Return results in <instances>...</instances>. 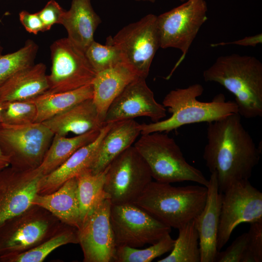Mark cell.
I'll return each mask as SVG.
<instances>
[{
  "label": "cell",
  "mask_w": 262,
  "mask_h": 262,
  "mask_svg": "<svg viewBox=\"0 0 262 262\" xmlns=\"http://www.w3.org/2000/svg\"><path fill=\"white\" fill-rule=\"evenodd\" d=\"M241 117L233 114L208 123L203 158L209 171L215 173L222 193L234 182L249 180L260 160L262 147L256 146Z\"/></svg>",
  "instance_id": "1"
},
{
  "label": "cell",
  "mask_w": 262,
  "mask_h": 262,
  "mask_svg": "<svg viewBox=\"0 0 262 262\" xmlns=\"http://www.w3.org/2000/svg\"><path fill=\"white\" fill-rule=\"evenodd\" d=\"M205 82L218 83L232 93L238 114L247 119L262 116V63L257 58L221 56L204 71Z\"/></svg>",
  "instance_id": "2"
},
{
  "label": "cell",
  "mask_w": 262,
  "mask_h": 262,
  "mask_svg": "<svg viewBox=\"0 0 262 262\" xmlns=\"http://www.w3.org/2000/svg\"><path fill=\"white\" fill-rule=\"evenodd\" d=\"M203 91V86L199 83L170 91L162 102L171 114L170 117L157 122L141 124V134L167 133L185 125L208 123L238 113L235 102L226 100L222 93L216 95L210 101H200L197 98L202 94Z\"/></svg>",
  "instance_id": "3"
},
{
  "label": "cell",
  "mask_w": 262,
  "mask_h": 262,
  "mask_svg": "<svg viewBox=\"0 0 262 262\" xmlns=\"http://www.w3.org/2000/svg\"><path fill=\"white\" fill-rule=\"evenodd\" d=\"M207 193V187L201 185L176 187L151 181L133 203L178 229L201 213Z\"/></svg>",
  "instance_id": "4"
},
{
  "label": "cell",
  "mask_w": 262,
  "mask_h": 262,
  "mask_svg": "<svg viewBox=\"0 0 262 262\" xmlns=\"http://www.w3.org/2000/svg\"><path fill=\"white\" fill-rule=\"evenodd\" d=\"M141 135L133 146L147 163L156 181L169 183L190 181L207 187L209 180L187 162L173 138L162 132Z\"/></svg>",
  "instance_id": "5"
},
{
  "label": "cell",
  "mask_w": 262,
  "mask_h": 262,
  "mask_svg": "<svg viewBox=\"0 0 262 262\" xmlns=\"http://www.w3.org/2000/svg\"><path fill=\"white\" fill-rule=\"evenodd\" d=\"M62 224L47 210L32 205L0 226V258L34 247L53 235Z\"/></svg>",
  "instance_id": "6"
},
{
  "label": "cell",
  "mask_w": 262,
  "mask_h": 262,
  "mask_svg": "<svg viewBox=\"0 0 262 262\" xmlns=\"http://www.w3.org/2000/svg\"><path fill=\"white\" fill-rule=\"evenodd\" d=\"M54 134L43 123L23 125H0V148L10 165L21 170L38 168Z\"/></svg>",
  "instance_id": "7"
},
{
  "label": "cell",
  "mask_w": 262,
  "mask_h": 262,
  "mask_svg": "<svg viewBox=\"0 0 262 262\" xmlns=\"http://www.w3.org/2000/svg\"><path fill=\"white\" fill-rule=\"evenodd\" d=\"M107 42L120 51L123 62L139 77L146 79L153 58L160 48L157 16L149 14L128 24Z\"/></svg>",
  "instance_id": "8"
},
{
  "label": "cell",
  "mask_w": 262,
  "mask_h": 262,
  "mask_svg": "<svg viewBox=\"0 0 262 262\" xmlns=\"http://www.w3.org/2000/svg\"><path fill=\"white\" fill-rule=\"evenodd\" d=\"M183 4L157 16L160 48L180 49L182 55L173 71L183 61L199 30L207 19L205 0H187Z\"/></svg>",
  "instance_id": "9"
},
{
  "label": "cell",
  "mask_w": 262,
  "mask_h": 262,
  "mask_svg": "<svg viewBox=\"0 0 262 262\" xmlns=\"http://www.w3.org/2000/svg\"><path fill=\"white\" fill-rule=\"evenodd\" d=\"M152 179L147 163L131 146L107 167L104 190L112 204L134 203Z\"/></svg>",
  "instance_id": "10"
},
{
  "label": "cell",
  "mask_w": 262,
  "mask_h": 262,
  "mask_svg": "<svg viewBox=\"0 0 262 262\" xmlns=\"http://www.w3.org/2000/svg\"><path fill=\"white\" fill-rule=\"evenodd\" d=\"M110 219L116 247L152 245L171 231V228L133 203L111 204Z\"/></svg>",
  "instance_id": "11"
},
{
  "label": "cell",
  "mask_w": 262,
  "mask_h": 262,
  "mask_svg": "<svg viewBox=\"0 0 262 262\" xmlns=\"http://www.w3.org/2000/svg\"><path fill=\"white\" fill-rule=\"evenodd\" d=\"M51 67L47 75L48 89L44 94L68 91L92 83L97 73L84 51L67 37L50 46Z\"/></svg>",
  "instance_id": "12"
},
{
  "label": "cell",
  "mask_w": 262,
  "mask_h": 262,
  "mask_svg": "<svg viewBox=\"0 0 262 262\" xmlns=\"http://www.w3.org/2000/svg\"><path fill=\"white\" fill-rule=\"evenodd\" d=\"M222 194L217 239L218 252L227 243L239 224L262 221V193L251 185L249 180L234 182Z\"/></svg>",
  "instance_id": "13"
},
{
  "label": "cell",
  "mask_w": 262,
  "mask_h": 262,
  "mask_svg": "<svg viewBox=\"0 0 262 262\" xmlns=\"http://www.w3.org/2000/svg\"><path fill=\"white\" fill-rule=\"evenodd\" d=\"M109 198L101 201L78 229L84 262H114L116 246L112 228Z\"/></svg>",
  "instance_id": "14"
},
{
  "label": "cell",
  "mask_w": 262,
  "mask_h": 262,
  "mask_svg": "<svg viewBox=\"0 0 262 262\" xmlns=\"http://www.w3.org/2000/svg\"><path fill=\"white\" fill-rule=\"evenodd\" d=\"M42 176L38 168L25 170L9 165L0 170V226L33 205Z\"/></svg>",
  "instance_id": "15"
},
{
  "label": "cell",
  "mask_w": 262,
  "mask_h": 262,
  "mask_svg": "<svg viewBox=\"0 0 262 262\" xmlns=\"http://www.w3.org/2000/svg\"><path fill=\"white\" fill-rule=\"evenodd\" d=\"M166 115V108L157 102L146 79L137 77L115 98L108 108L104 124L140 116L157 122Z\"/></svg>",
  "instance_id": "16"
},
{
  "label": "cell",
  "mask_w": 262,
  "mask_h": 262,
  "mask_svg": "<svg viewBox=\"0 0 262 262\" xmlns=\"http://www.w3.org/2000/svg\"><path fill=\"white\" fill-rule=\"evenodd\" d=\"M205 206L194 219L199 236L200 262H214L223 194L215 172L211 173Z\"/></svg>",
  "instance_id": "17"
},
{
  "label": "cell",
  "mask_w": 262,
  "mask_h": 262,
  "mask_svg": "<svg viewBox=\"0 0 262 262\" xmlns=\"http://www.w3.org/2000/svg\"><path fill=\"white\" fill-rule=\"evenodd\" d=\"M114 123L105 124L93 142L79 149L54 171L43 176L39 181L37 194L51 193L67 180L90 169L102 138Z\"/></svg>",
  "instance_id": "18"
},
{
  "label": "cell",
  "mask_w": 262,
  "mask_h": 262,
  "mask_svg": "<svg viewBox=\"0 0 262 262\" xmlns=\"http://www.w3.org/2000/svg\"><path fill=\"white\" fill-rule=\"evenodd\" d=\"M140 134L141 124L133 119L115 122L102 138L90 170L95 174L105 171Z\"/></svg>",
  "instance_id": "19"
},
{
  "label": "cell",
  "mask_w": 262,
  "mask_h": 262,
  "mask_svg": "<svg viewBox=\"0 0 262 262\" xmlns=\"http://www.w3.org/2000/svg\"><path fill=\"white\" fill-rule=\"evenodd\" d=\"M54 135H76L99 130L105 124L92 98L84 100L66 111L42 122Z\"/></svg>",
  "instance_id": "20"
},
{
  "label": "cell",
  "mask_w": 262,
  "mask_h": 262,
  "mask_svg": "<svg viewBox=\"0 0 262 262\" xmlns=\"http://www.w3.org/2000/svg\"><path fill=\"white\" fill-rule=\"evenodd\" d=\"M48 89L46 65L34 64L18 71L0 85V101L31 100Z\"/></svg>",
  "instance_id": "21"
},
{
  "label": "cell",
  "mask_w": 262,
  "mask_h": 262,
  "mask_svg": "<svg viewBox=\"0 0 262 262\" xmlns=\"http://www.w3.org/2000/svg\"><path fill=\"white\" fill-rule=\"evenodd\" d=\"M137 77L135 73L123 62L96 74L92 82V100L103 122L113 101L127 85Z\"/></svg>",
  "instance_id": "22"
},
{
  "label": "cell",
  "mask_w": 262,
  "mask_h": 262,
  "mask_svg": "<svg viewBox=\"0 0 262 262\" xmlns=\"http://www.w3.org/2000/svg\"><path fill=\"white\" fill-rule=\"evenodd\" d=\"M101 21L91 0H72L70 8L66 11L60 24L66 30L67 38L85 52L95 41L94 33Z\"/></svg>",
  "instance_id": "23"
},
{
  "label": "cell",
  "mask_w": 262,
  "mask_h": 262,
  "mask_svg": "<svg viewBox=\"0 0 262 262\" xmlns=\"http://www.w3.org/2000/svg\"><path fill=\"white\" fill-rule=\"evenodd\" d=\"M76 177L49 194H37L32 204L50 212L62 223L79 229L81 225Z\"/></svg>",
  "instance_id": "24"
},
{
  "label": "cell",
  "mask_w": 262,
  "mask_h": 262,
  "mask_svg": "<svg viewBox=\"0 0 262 262\" xmlns=\"http://www.w3.org/2000/svg\"><path fill=\"white\" fill-rule=\"evenodd\" d=\"M92 83L76 89L52 94H43L31 99L37 109L35 122L42 123L88 99L92 98Z\"/></svg>",
  "instance_id": "25"
},
{
  "label": "cell",
  "mask_w": 262,
  "mask_h": 262,
  "mask_svg": "<svg viewBox=\"0 0 262 262\" xmlns=\"http://www.w3.org/2000/svg\"><path fill=\"white\" fill-rule=\"evenodd\" d=\"M100 130L72 137L54 135L49 149L38 169L43 176L52 172L79 149L93 142L98 137Z\"/></svg>",
  "instance_id": "26"
},
{
  "label": "cell",
  "mask_w": 262,
  "mask_h": 262,
  "mask_svg": "<svg viewBox=\"0 0 262 262\" xmlns=\"http://www.w3.org/2000/svg\"><path fill=\"white\" fill-rule=\"evenodd\" d=\"M69 244H79L78 229L63 223L51 236L34 247L22 253L0 258L1 262H42L58 247Z\"/></svg>",
  "instance_id": "27"
},
{
  "label": "cell",
  "mask_w": 262,
  "mask_h": 262,
  "mask_svg": "<svg viewBox=\"0 0 262 262\" xmlns=\"http://www.w3.org/2000/svg\"><path fill=\"white\" fill-rule=\"evenodd\" d=\"M106 171L95 174L87 169L76 177L81 225L101 201L109 199L104 190Z\"/></svg>",
  "instance_id": "28"
},
{
  "label": "cell",
  "mask_w": 262,
  "mask_h": 262,
  "mask_svg": "<svg viewBox=\"0 0 262 262\" xmlns=\"http://www.w3.org/2000/svg\"><path fill=\"white\" fill-rule=\"evenodd\" d=\"M178 230L170 253L158 262H200L199 236L194 219Z\"/></svg>",
  "instance_id": "29"
},
{
  "label": "cell",
  "mask_w": 262,
  "mask_h": 262,
  "mask_svg": "<svg viewBox=\"0 0 262 262\" xmlns=\"http://www.w3.org/2000/svg\"><path fill=\"white\" fill-rule=\"evenodd\" d=\"M175 240L170 234L145 249H138L127 246H117L114 262H150L154 259L170 251Z\"/></svg>",
  "instance_id": "30"
},
{
  "label": "cell",
  "mask_w": 262,
  "mask_h": 262,
  "mask_svg": "<svg viewBox=\"0 0 262 262\" xmlns=\"http://www.w3.org/2000/svg\"><path fill=\"white\" fill-rule=\"evenodd\" d=\"M38 47L28 40L23 47L9 54L0 55V85L18 71L34 64Z\"/></svg>",
  "instance_id": "31"
},
{
  "label": "cell",
  "mask_w": 262,
  "mask_h": 262,
  "mask_svg": "<svg viewBox=\"0 0 262 262\" xmlns=\"http://www.w3.org/2000/svg\"><path fill=\"white\" fill-rule=\"evenodd\" d=\"M90 64L97 73L123 62L119 50L114 45L93 41L84 52Z\"/></svg>",
  "instance_id": "32"
},
{
  "label": "cell",
  "mask_w": 262,
  "mask_h": 262,
  "mask_svg": "<svg viewBox=\"0 0 262 262\" xmlns=\"http://www.w3.org/2000/svg\"><path fill=\"white\" fill-rule=\"evenodd\" d=\"M37 109L32 100L3 102L2 123L9 125H23L35 123Z\"/></svg>",
  "instance_id": "33"
},
{
  "label": "cell",
  "mask_w": 262,
  "mask_h": 262,
  "mask_svg": "<svg viewBox=\"0 0 262 262\" xmlns=\"http://www.w3.org/2000/svg\"><path fill=\"white\" fill-rule=\"evenodd\" d=\"M262 261V221L250 224L246 250L241 262Z\"/></svg>",
  "instance_id": "34"
},
{
  "label": "cell",
  "mask_w": 262,
  "mask_h": 262,
  "mask_svg": "<svg viewBox=\"0 0 262 262\" xmlns=\"http://www.w3.org/2000/svg\"><path fill=\"white\" fill-rule=\"evenodd\" d=\"M247 241V232H245L237 237L225 250L218 251L214 262H241Z\"/></svg>",
  "instance_id": "35"
},
{
  "label": "cell",
  "mask_w": 262,
  "mask_h": 262,
  "mask_svg": "<svg viewBox=\"0 0 262 262\" xmlns=\"http://www.w3.org/2000/svg\"><path fill=\"white\" fill-rule=\"evenodd\" d=\"M65 12L66 10L57 2L50 0L37 13L43 24L45 31H46L55 24H60Z\"/></svg>",
  "instance_id": "36"
},
{
  "label": "cell",
  "mask_w": 262,
  "mask_h": 262,
  "mask_svg": "<svg viewBox=\"0 0 262 262\" xmlns=\"http://www.w3.org/2000/svg\"><path fill=\"white\" fill-rule=\"evenodd\" d=\"M19 20L25 29L29 33L37 34L44 32L43 24L37 13L32 14L22 11L19 14Z\"/></svg>",
  "instance_id": "37"
},
{
  "label": "cell",
  "mask_w": 262,
  "mask_h": 262,
  "mask_svg": "<svg viewBox=\"0 0 262 262\" xmlns=\"http://www.w3.org/2000/svg\"><path fill=\"white\" fill-rule=\"evenodd\" d=\"M262 42V34L259 33L258 34L246 36L241 39L227 42H220L218 43H214L211 44L212 47L217 46H223L228 45H236L241 46H251L255 47L259 44H261Z\"/></svg>",
  "instance_id": "38"
},
{
  "label": "cell",
  "mask_w": 262,
  "mask_h": 262,
  "mask_svg": "<svg viewBox=\"0 0 262 262\" xmlns=\"http://www.w3.org/2000/svg\"><path fill=\"white\" fill-rule=\"evenodd\" d=\"M9 165L10 161L8 157L3 153L0 148V170Z\"/></svg>",
  "instance_id": "39"
},
{
  "label": "cell",
  "mask_w": 262,
  "mask_h": 262,
  "mask_svg": "<svg viewBox=\"0 0 262 262\" xmlns=\"http://www.w3.org/2000/svg\"><path fill=\"white\" fill-rule=\"evenodd\" d=\"M3 108V102L0 101V125L2 123V112Z\"/></svg>",
  "instance_id": "40"
},
{
  "label": "cell",
  "mask_w": 262,
  "mask_h": 262,
  "mask_svg": "<svg viewBox=\"0 0 262 262\" xmlns=\"http://www.w3.org/2000/svg\"><path fill=\"white\" fill-rule=\"evenodd\" d=\"M136 1H149L150 2L154 3L155 2L156 0H135Z\"/></svg>",
  "instance_id": "41"
},
{
  "label": "cell",
  "mask_w": 262,
  "mask_h": 262,
  "mask_svg": "<svg viewBox=\"0 0 262 262\" xmlns=\"http://www.w3.org/2000/svg\"><path fill=\"white\" fill-rule=\"evenodd\" d=\"M3 51V48L1 45L0 42V55L2 54Z\"/></svg>",
  "instance_id": "42"
},
{
  "label": "cell",
  "mask_w": 262,
  "mask_h": 262,
  "mask_svg": "<svg viewBox=\"0 0 262 262\" xmlns=\"http://www.w3.org/2000/svg\"><path fill=\"white\" fill-rule=\"evenodd\" d=\"M180 0L181 1L183 2V1H186V0Z\"/></svg>",
  "instance_id": "43"
}]
</instances>
